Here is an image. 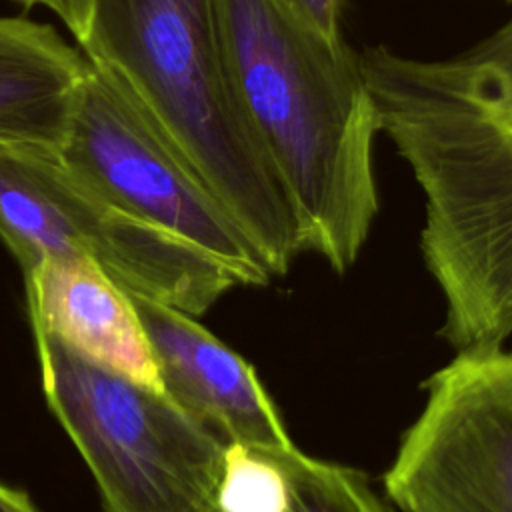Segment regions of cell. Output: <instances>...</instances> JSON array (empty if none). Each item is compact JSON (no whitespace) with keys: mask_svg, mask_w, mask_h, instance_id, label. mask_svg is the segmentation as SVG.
I'll return each instance as SVG.
<instances>
[{"mask_svg":"<svg viewBox=\"0 0 512 512\" xmlns=\"http://www.w3.org/2000/svg\"><path fill=\"white\" fill-rule=\"evenodd\" d=\"M0 512H38V510L24 492L0 482Z\"/></svg>","mask_w":512,"mask_h":512,"instance_id":"obj_12","label":"cell"},{"mask_svg":"<svg viewBox=\"0 0 512 512\" xmlns=\"http://www.w3.org/2000/svg\"><path fill=\"white\" fill-rule=\"evenodd\" d=\"M88 68L54 26L0 16V146L58 152Z\"/></svg>","mask_w":512,"mask_h":512,"instance_id":"obj_9","label":"cell"},{"mask_svg":"<svg viewBox=\"0 0 512 512\" xmlns=\"http://www.w3.org/2000/svg\"><path fill=\"white\" fill-rule=\"evenodd\" d=\"M46 402L106 512H214L226 444L162 390L94 364L30 324Z\"/></svg>","mask_w":512,"mask_h":512,"instance_id":"obj_3","label":"cell"},{"mask_svg":"<svg viewBox=\"0 0 512 512\" xmlns=\"http://www.w3.org/2000/svg\"><path fill=\"white\" fill-rule=\"evenodd\" d=\"M0 238L22 270L46 256L86 258L128 294L190 316L242 284L210 254L106 204L56 150L34 144L0 146Z\"/></svg>","mask_w":512,"mask_h":512,"instance_id":"obj_4","label":"cell"},{"mask_svg":"<svg viewBox=\"0 0 512 512\" xmlns=\"http://www.w3.org/2000/svg\"><path fill=\"white\" fill-rule=\"evenodd\" d=\"M384 474L398 512H512V352L460 350Z\"/></svg>","mask_w":512,"mask_h":512,"instance_id":"obj_6","label":"cell"},{"mask_svg":"<svg viewBox=\"0 0 512 512\" xmlns=\"http://www.w3.org/2000/svg\"><path fill=\"white\" fill-rule=\"evenodd\" d=\"M58 156L106 204L220 260L242 286L270 282L252 240L126 90L92 62Z\"/></svg>","mask_w":512,"mask_h":512,"instance_id":"obj_5","label":"cell"},{"mask_svg":"<svg viewBox=\"0 0 512 512\" xmlns=\"http://www.w3.org/2000/svg\"><path fill=\"white\" fill-rule=\"evenodd\" d=\"M30 324L86 360L162 390L158 364L130 294L86 258L46 256L22 270Z\"/></svg>","mask_w":512,"mask_h":512,"instance_id":"obj_8","label":"cell"},{"mask_svg":"<svg viewBox=\"0 0 512 512\" xmlns=\"http://www.w3.org/2000/svg\"><path fill=\"white\" fill-rule=\"evenodd\" d=\"M284 460L288 494L274 512H398L360 470L308 456L296 444Z\"/></svg>","mask_w":512,"mask_h":512,"instance_id":"obj_10","label":"cell"},{"mask_svg":"<svg viewBox=\"0 0 512 512\" xmlns=\"http://www.w3.org/2000/svg\"><path fill=\"white\" fill-rule=\"evenodd\" d=\"M292 16L330 40L342 38L344 0H276Z\"/></svg>","mask_w":512,"mask_h":512,"instance_id":"obj_11","label":"cell"},{"mask_svg":"<svg viewBox=\"0 0 512 512\" xmlns=\"http://www.w3.org/2000/svg\"><path fill=\"white\" fill-rule=\"evenodd\" d=\"M152 346L162 392L224 444L288 448L292 438L256 370L194 316L132 296Z\"/></svg>","mask_w":512,"mask_h":512,"instance_id":"obj_7","label":"cell"},{"mask_svg":"<svg viewBox=\"0 0 512 512\" xmlns=\"http://www.w3.org/2000/svg\"><path fill=\"white\" fill-rule=\"evenodd\" d=\"M216 12L234 98L292 204L302 248L346 272L378 214L380 116L358 54L276 0H216Z\"/></svg>","mask_w":512,"mask_h":512,"instance_id":"obj_1","label":"cell"},{"mask_svg":"<svg viewBox=\"0 0 512 512\" xmlns=\"http://www.w3.org/2000/svg\"><path fill=\"white\" fill-rule=\"evenodd\" d=\"M16 2H20L24 6H46L54 14H58L64 24L70 22L72 8H74V0H16Z\"/></svg>","mask_w":512,"mask_h":512,"instance_id":"obj_13","label":"cell"},{"mask_svg":"<svg viewBox=\"0 0 512 512\" xmlns=\"http://www.w3.org/2000/svg\"><path fill=\"white\" fill-rule=\"evenodd\" d=\"M284 274L304 250L292 204L234 98L216 0H74L66 24Z\"/></svg>","mask_w":512,"mask_h":512,"instance_id":"obj_2","label":"cell"}]
</instances>
